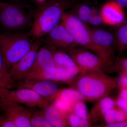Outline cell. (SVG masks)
<instances>
[{"label": "cell", "mask_w": 127, "mask_h": 127, "mask_svg": "<svg viewBox=\"0 0 127 127\" xmlns=\"http://www.w3.org/2000/svg\"><path fill=\"white\" fill-rule=\"evenodd\" d=\"M106 124L127 121V114L116 106L105 114L103 118Z\"/></svg>", "instance_id": "20"}, {"label": "cell", "mask_w": 127, "mask_h": 127, "mask_svg": "<svg viewBox=\"0 0 127 127\" xmlns=\"http://www.w3.org/2000/svg\"><path fill=\"white\" fill-rule=\"evenodd\" d=\"M83 71L79 67L68 68L56 65L55 70L51 72H30L25 77V80L32 79H49L56 82L66 83L80 72Z\"/></svg>", "instance_id": "13"}, {"label": "cell", "mask_w": 127, "mask_h": 127, "mask_svg": "<svg viewBox=\"0 0 127 127\" xmlns=\"http://www.w3.org/2000/svg\"><path fill=\"white\" fill-rule=\"evenodd\" d=\"M91 32L93 43L91 51L97 55L109 69L113 61V36L111 33L102 30H94Z\"/></svg>", "instance_id": "7"}, {"label": "cell", "mask_w": 127, "mask_h": 127, "mask_svg": "<svg viewBox=\"0 0 127 127\" xmlns=\"http://www.w3.org/2000/svg\"><path fill=\"white\" fill-rule=\"evenodd\" d=\"M78 66L83 71L104 72L109 68L97 55L86 48H74L68 52Z\"/></svg>", "instance_id": "11"}, {"label": "cell", "mask_w": 127, "mask_h": 127, "mask_svg": "<svg viewBox=\"0 0 127 127\" xmlns=\"http://www.w3.org/2000/svg\"><path fill=\"white\" fill-rule=\"evenodd\" d=\"M116 106L127 114V101L119 97L115 101Z\"/></svg>", "instance_id": "29"}, {"label": "cell", "mask_w": 127, "mask_h": 127, "mask_svg": "<svg viewBox=\"0 0 127 127\" xmlns=\"http://www.w3.org/2000/svg\"><path fill=\"white\" fill-rule=\"evenodd\" d=\"M121 74L127 75V58L124 59L121 62L119 66Z\"/></svg>", "instance_id": "30"}, {"label": "cell", "mask_w": 127, "mask_h": 127, "mask_svg": "<svg viewBox=\"0 0 127 127\" xmlns=\"http://www.w3.org/2000/svg\"><path fill=\"white\" fill-rule=\"evenodd\" d=\"M105 127H127V121L114 123L106 124Z\"/></svg>", "instance_id": "32"}, {"label": "cell", "mask_w": 127, "mask_h": 127, "mask_svg": "<svg viewBox=\"0 0 127 127\" xmlns=\"http://www.w3.org/2000/svg\"><path fill=\"white\" fill-rule=\"evenodd\" d=\"M36 1V2H39V3H43L45 2L46 0H34Z\"/></svg>", "instance_id": "36"}, {"label": "cell", "mask_w": 127, "mask_h": 127, "mask_svg": "<svg viewBox=\"0 0 127 127\" xmlns=\"http://www.w3.org/2000/svg\"><path fill=\"white\" fill-rule=\"evenodd\" d=\"M88 22L92 25L96 26H99L103 22L101 14H98L96 11L94 9Z\"/></svg>", "instance_id": "26"}, {"label": "cell", "mask_w": 127, "mask_h": 127, "mask_svg": "<svg viewBox=\"0 0 127 127\" xmlns=\"http://www.w3.org/2000/svg\"><path fill=\"white\" fill-rule=\"evenodd\" d=\"M116 106L115 101L108 96L99 99L88 113V120L92 125L103 118L108 111Z\"/></svg>", "instance_id": "16"}, {"label": "cell", "mask_w": 127, "mask_h": 127, "mask_svg": "<svg viewBox=\"0 0 127 127\" xmlns=\"http://www.w3.org/2000/svg\"><path fill=\"white\" fill-rule=\"evenodd\" d=\"M122 7L116 1H109L105 4L101 12L103 22L111 25L121 23L124 18Z\"/></svg>", "instance_id": "15"}, {"label": "cell", "mask_w": 127, "mask_h": 127, "mask_svg": "<svg viewBox=\"0 0 127 127\" xmlns=\"http://www.w3.org/2000/svg\"><path fill=\"white\" fill-rule=\"evenodd\" d=\"M56 67L52 50L46 45L39 49L34 66L30 73L51 72Z\"/></svg>", "instance_id": "14"}, {"label": "cell", "mask_w": 127, "mask_h": 127, "mask_svg": "<svg viewBox=\"0 0 127 127\" xmlns=\"http://www.w3.org/2000/svg\"><path fill=\"white\" fill-rule=\"evenodd\" d=\"M15 88L31 89L50 103L57 97L63 89L59 87L57 82L43 79H27L17 82Z\"/></svg>", "instance_id": "9"}, {"label": "cell", "mask_w": 127, "mask_h": 127, "mask_svg": "<svg viewBox=\"0 0 127 127\" xmlns=\"http://www.w3.org/2000/svg\"><path fill=\"white\" fill-rule=\"evenodd\" d=\"M16 83L10 75L0 51V89H12L15 88Z\"/></svg>", "instance_id": "18"}, {"label": "cell", "mask_w": 127, "mask_h": 127, "mask_svg": "<svg viewBox=\"0 0 127 127\" xmlns=\"http://www.w3.org/2000/svg\"><path fill=\"white\" fill-rule=\"evenodd\" d=\"M0 127H16L14 123L5 115L0 116Z\"/></svg>", "instance_id": "28"}, {"label": "cell", "mask_w": 127, "mask_h": 127, "mask_svg": "<svg viewBox=\"0 0 127 127\" xmlns=\"http://www.w3.org/2000/svg\"><path fill=\"white\" fill-rule=\"evenodd\" d=\"M43 109L46 119L53 127H69L67 113L60 111L54 104H50Z\"/></svg>", "instance_id": "17"}, {"label": "cell", "mask_w": 127, "mask_h": 127, "mask_svg": "<svg viewBox=\"0 0 127 127\" xmlns=\"http://www.w3.org/2000/svg\"><path fill=\"white\" fill-rule=\"evenodd\" d=\"M52 50L56 65L68 68L78 67L71 57L65 52L61 50Z\"/></svg>", "instance_id": "19"}, {"label": "cell", "mask_w": 127, "mask_h": 127, "mask_svg": "<svg viewBox=\"0 0 127 127\" xmlns=\"http://www.w3.org/2000/svg\"><path fill=\"white\" fill-rule=\"evenodd\" d=\"M83 99H79L73 103L70 111L73 113L83 119L88 118V113L86 103Z\"/></svg>", "instance_id": "22"}, {"label": "cell", "mask_w": 127, "mask_h": 127, "mask_svg": "<svg viewBox=\"0 0 127 127\" xmlns=\"http://www.w3.org/2000/svg\"><path fill=\"white\" fill-rule=\"evenodd\" d=\"M67 117L69 127H81L83 119L71 112L67 113Z\"/></svg>", "instance_id": "25"}, {"label": "cell", "mask_w": 127, "mask_h": 127, "mask_svg": "<svg viewBox=\"0 0 127 127\" xmlns=\"http://www.w3.org/2000/svg\"><path fill=\"white\" fill-rule=\"evenodd\" d=\"M119 97L127 101V89L120 88Z\"/></svg>", "instance_id": "33"}, {"label": "cell", "mask_w": 127, "mask_h": 127, "mask_svg": "<svg viewBox=\"0 0 127 127\" xmlns=\"http://www.w3.org/2000/svg\"><path fill=\"white\" fill-rule=\"evenodd\" d=\"M118 83L120 88L127 89V75H121Z\"/></svg>", "instance_id": "31"}, {"label": "cell", "mask_w": 127, "mask_h": 127, "mask_svg": "<svg viewBox=\"0 0 127 127\" xmlns=\"http://www.w3.org/2000/svg\"><path fill=\"white\" fill-rule=\"evenodd\" d=\"M118 35L120 41L123 44L127 45V25L120 28Z\"/></svg>", "instance_id": "27"}, {"label": "cell", "mask_w": 127, "mask_h": 127, "mask_svg": "<svg viewBox=\"0 0 127 127\" xmlns=\"http://www.w3.org/2000/svg\"><path fill=\"white\" fill-rule=\"evenodd\" d=\"M116 2L122 6L127 7V0H116Z\"/></svg>", "instance_id": "34"}, {"label": "cell", "mask_w": 127, "mask_h": 127, "mask_svg": "<svg viewBox=\"0 0 127 127\" xmlns=\"http://www.w3.org/2000/svg\"><path fill=\"white\" fill-rule=\"evenodd\" d=\"M0 98L12 100L32 108H45L50 104L45 98L28 88L0 89Z\"/></svg>", "instance_id": "5"}, {"label": "cell", "mask_w": 127, "mask_h": 127, "mask_svg": "<svg viewBox=\"0 0 127 127\" xmlns=\"http://www.w3.org/2000/svg\"><path fill=\"white\" fill-rule=\"evenodd\" d=\"M47 35V45L52 49L68 52L77 45L72 37L61 23L57 25Z\"/></svg>", "instance_id": "12"}, {"label": "cell", "mask_w": 127, "mask_h": 127, "mask_svg": "<svg viewBox=\"0 0 127 127\" xmlns=\"http://www.w3.org/2000/svg\"><path fill=\"white\" fill-rule=\"evenodd\" d=\"M68 4L66 0H50L42 3L33 16L29 32L33 40L47 35L58 25Z\"/></svg>", "instance_id": "2"}, {"label": "cell", "mask_w": 127, "mask_h": 127, "mask_svg": "<svg viewBox=\"0 0 127 127\" xmlns=\"http://www.w3.org/2000/svg\"><path fill=\"white\" fill-rule=\"evenodd\" d=\"M66 83L90 101L108 96L118 85L116 78L100 71L80 72Z\"/></svg>", "instance_id": "1"}, {"label": "cell", "mask_w": 127, "mask_h": 127, "mask_svg": "<svg viewBox=\"0 0 127 127\" xmlns=\"http://www.w3.org/2000/svg\"><path fill=\"white\" fill-rule=\"evenodd\" d=\"M33 40L29 32L0 34V51L9 70L28 52Z\"/></svg>", "instance_id": "3"}, {"label": "cell", "mask_w": 127, "mask_h": 127, "mask_svg": "<svg viewBox=\"0 0 127 127\" xmlns=\"http://www.w3.org/2000/svg\"><path fill=\"white\" fill-rule=\"evenodd\" d=\"M31 127H53L47 120L43 108L40 110H34L30 119Z\"/></svg>", "instance_id": "21"}, {"label": "cell", "mask_w": 127, "mask_h": 127, "mask_svg": "<svg viewBox=\"0 0 127 127\" xmlns=\"http://www.w3.org/2000/svg\"><path fill=\"white\" fill-rule=\"evenodd\" d=\"M93 10L87 5H82L78 10L77 18L83 22H88Z\"/></svg>", "instance_id": "24"}, {"label": "cell", "mask_w": 127, "mask_h": 127, "mask_svg": "<svg viewBox=\"0 0 127 127\" xmlns=\"http://www.w3.org/2000/svg\"><path fill=\"white\" fill-rule=\"evenodd\" d=\"M58 96L65 98L72 103L79 99L85 100L84 96L79 92L71 88L70 89H63Z\"/></svg>", "instance_id": "23"}, {"label": "cell", "mask_w": 127, "mask_h": 127, "mask_svg": "<svg viewBox=\"0 0 127 127\" xmlns=\"http://www.w3.org/2000/svg\"><path fill=\"white\" fill-rule=\"evenodd\" d=\"M0 108L16 127H31L30 119L34 108L23 106L12 100L2 98H0Z\"/></svg>", "instance_id": "8"}, {"label": "cell", "mask_w": 127, "mask_h": 127, "mask_svg": "<svg viewBox=\"0 0 127 127\" xmlns=\"http://www.w3.org/2000/svg\"><path fill=\"white\" fill-rule=\"evenodd\" d=\"M42 41V38L36 39L28 52L9 68L10 75L16 83L23 80L31 71Z\"/></svg>", "instance_id": "10"}, {"label": "cell", "mask_w": 127, "mask_h": 127, "mask_svg": "<svg viewBox=\"0 0 127 127\" xmlns=\"http://www.w3.org/2000/svg\"><path fill=\"white\" fill-rule=\"evenodd\" d=\"M61 20V24L72 37L76 45L91 51L93 44L91 32L83 22L76 17L65 13Z\"/></svg>", "instance_id": "6"}, {"label": "cell", "mask_w": 127, "mask_h": 127, "mask_svg": "<svg viewBox=\"0 0 127 127\" xmlns=\"http://www.w3.org/2000/svg\"><path fill=\"white\" fill-rule=\"evenodd\" d=\"M32 15L18 5L5 3L0 11V25L5 30L20 31L32 25Z\"/></svg>", "instance_id": "4"}, {"label": "cell", "mask_w": 127, "mask_h": 127, "mask_svg": "<svg viewBox=\"0 0 127 127\" xmlns=\"http://www.w3.org/2000/svg\"><path fill=\"white\" fill-rule=\"evenodd\" d=\"M5 3V2H2L0 1V11L1 10V9L3 8V7H4Z\"/></svg>", "instance_id": "35"}]
</instances>
